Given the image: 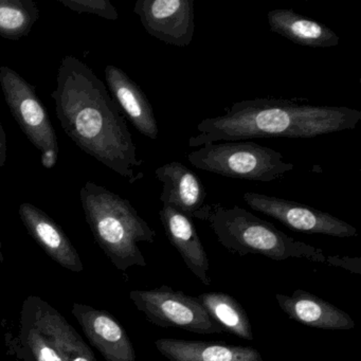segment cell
Returning a JSON list of instances; mask_svg holds the SVG:
<instances>
[{
  "instance_id": "6",
  "label": "cell",
  "mask_w": 361,
  "mask_h": 361,
  "mask_svg": "<svg viewBox=\"0 0 361 361\" xmlns=\"http://www.w3.org/2000/svg\"><path fill=\"white\" fill-rule=\"evenodd\" d=\"M0 86L14 119L27 138L41 152L44 168H54L60 153L58 138L35 86L7 66L0 67Z\"/></svg>"
},
{
  "instance_id": "7",
  "label": "cell",
  "mask_w": 361,
  "mask_h": 361,
  "mask_svg": "<svg viewBox=\"0 0 361 361\" xmlns=\"http://www.w3.org/2000/svg\"><path fill=\"white\" fill-rule=\"evenodd\" d=\"M130 299L149 322L164 329H180L200 335L224 334L197 297L162 285L152 290H132Z\"/></svg>"
},
{
  "instance_id": "4",
  "label": "cell",
  "mask_w": 361,
  "mask_h": 361,
  "mask_svg": "<svg viewBox=\"0 0 361 361\" xmlns=\"http://www.w3.org/2000/svg\"><path fill=\"white\" fill-rule=\"evenodd\" d=\"M193 219L208 223L217 242L240 257L259 255L274 261L305 259L324 264L326 261L322 249L290 238L269 221L238 206L226 208L219 204H204Z\"/></svg>"
},
{
  "instance_id": "15",
  "label": "cell",
  "mask_w": 361,
  "mask_h": 361,
  "mask_svg": "<svg viewBox=\"0 0 361 361\" xmlns=\"http://www.w3.org/2000/svg\"><path fill=\"white\" fill-rule=\"evenodd\" d=\"M107 86L130 123L143 136L157 140L159 128L153 107L140 86L133 81L122 69L107 65L105 68Z\"/></svg>"
},
{
  "instance_id": "17",
  "label": "cell",
  "mask_w": 361,
  "mask_h": 361,
  "mask_svg": "<svg viewBox=\"0 0 361 361\" xmlns=\"http://www.w3.org/2000/svg\"><path fill=\"white\" fill-rule=\"evenodd\" d=\"M155 346L169 361H266L255 348L224 342L164 338Z\"/></svg>"
},
{
  "instance_id": "16",
  "label": "cell",
  "mask_w": 361,
  "mask_h": 361,
  "mask_svg": "<svg viewBox=\"0 0 361 361\" xmlns=\"http://www.w3.org/2000/svg\"><path fill=\"white\" fill-rule=\"evenodd\" d=\"M155 175L162 183V204L178 209L191 219L206 204L204 185L197 175L181 162H169L158 168Z\"/></svg>"
},
{
  "instance_id": "10",
  "label": "cell",
  "mask_w": 361,
  "mask_h": 361,
  "mask_svg": "<svg viewBox=\"0 0 361 361\" xmlns=\"http://www.w3.org/2000/svg\"><path fill=\"white\" fill-rule=\"evenodd\" d=\"M90 343L106 361H136L130 336L117 319L105 310L73 303L71 310Z\"/></svg>"
},
{
  "instance_id": "21",
  "label": "cell",
  "mask_w": 361,
  "mask_h": 361,
  "mask_svg": "<svg viewBox=\"0 0 361 361\" xmlns=\"http://www.w3.org/2000/svg\"><path fill=\"white\" fill-rule=\"evenodd\" d=\"M39 16L32 0H0V37L12 41L27 37Z\"/></svg>"
},
{
  "instance_id": "11",
  "label": "cell",
  "mask_w": 361,
  "mask_h": 361,
  "mask_svg": "<svg viewBox=\"0 0 361 361\" xmlns=\"http://www.w3.org/2000/svg\"><path fill=\"white\" fill-rule=\"evenodd\" d=\"M22 308L26 310L63 360L98 361L75 327L47 301L37 295H29Z\"/></svg>"
},
{
  "instance_id": "22",
  "label": "cell",
  "mask_w": 361,
  "mask_h": 361,
  "mask_svg": "<svg viewBox=\"0 0 361 361\" xmlns=\"http://www.w3.org/2000/svg\"><path fill=\"white\" fill-rule=\"evenodd\" d=\"M63 6L78 13H90L109 20H117L119 13L109 0H59Z\"/></svg>"
},
{
  "instance_id": "20",
  "label": "cell",
  "mask_w": 361,
  "mask_h": 361,
  "mask_svg": "<svg viewBox=\"0 0 361 361\" xmlns=\"http://www.w3.org/2000/svg\"><path fill=\"white\" fill-rule=\"evenodd\" d=\"M9 345L12 354L24 361H64L24 308L20 312L18 336Z\"/></svg>"
},
{
  "instance_id": "18",
  "label": "cell",
  "mask_w": 361,
  "mask_h": 361,
  "mask_svg": "<svg viewBox=\"0 0 361 361\" xmlns=\"http://www.w3.org/2000/svg\"><path fill=\"white\" fill-rule=\"evenodd\" d=\"M270 30L297 45L312 48L335 47L339 37L329 27L306 18L290 9L268 12Z\"/></svg>"
},
{
  "instance_id": "24",
  "label": "cell",
  "mask_w": 361,
  "mask_h": 361,
  "mask_svg": "<svg viewBox=\"0 0 361 361\" xmlns=\"http://www.w3.org/2000/svg\"><path fill=\"white\" fill-rule=\"evenodd\" d=\"M7 160V138H6L5 130L0 122V168L5 166Z\"/></svg>"
},
{
  "instance_id": "13",
  "label": "cell",
  "mask_w": 361,
  "mask_h": 361,
  "mask_svg": "<svg viewBox=\"0 0 361 361\" xmlns=\"http://www.w3.org/2000/svg\"><path fill=\"white\" fill-rule=\"evenodd\" d=\"M159 217L169 242L178 251L188 269L202 284L211 285L208 255L196 231L193 219L169 204H164L159 211Z\"/></svg>"
},
{
  "instance_id": "1",
  "label": "cell",
  "mask_w": 361,
  "mask_h": 361,
  "mask_svg": "<svg viewBox=\"0 0 361 361\" xmlns=\"http://www.w3.org/2000/svg\"><path fill=\"white\" fill-rule=\"evenodd\" d=\"M51 97L63 130L84 153L130 183L139 178L136 169L143 161L132 134L106 86L87 65L65 56Z\"/></svg>"
},
{
  "instance_id": "9",
  "label": "cell",
  "mask_w": 361,
  "mask_h": 361,
  "mask_svg": "<svg viewBox=\"0 0 361 361\" xmlns=\"http://www.w3.org/2000/svg\"><path fill=\"white\" fill-rule=\"evenodd\" d=\"M134 13L151 37L175 47H187L195 31L194 0H138Z\"/></svg>"
},
{
  "instance_id": "14",
  "label": "cell",
  "mask_w": 361,
  "mask_h": 361,
  "mask_svg": "<svg viewBox=\"0 0 361 361\" xmlns=\"http://www.w3.org/2000/svg\"><path fill=\"white\" fill-rule=\"evenodd\" d=\"M276 302L291 320L306 326L329 331H348L355 327L352 317L314 293L298 289L291 295L276 293Z\"/></svg>"
},
{
  "instance_id": "3",
  "label": "cell",
  "mask_w": 361,
  "mask_h": 361,
  "mask_svg": "<svg viewBox=\"0 0 361 361\" xmlns=\"http://www.w3.org/2000/svg\"><path fill=\"white\" fill-rule=\"evenodd\" d=\"M86 221L103 252L117 269L145 267L138 243H154L156 232L128 200L94 183L80 191Z\"/></svg>"
},
{
  "instance_id": "2",
  "label": "cell",
  "mask_w": 361,
  "mask_h": 361,
  "mask_svg": "<svg viewBox=\"0 0 361 361\" xmlns=\"http://www.w3.org/2000/svg\"><path fill=\"white\" fill-rule=\"evenodd\" d=\"M227 113L204 119L189 147L255 138L307 139L354 130L361 111L348 107L316 106L284 99H255L233 103Z\"/></svg>"
},
{
  "instance_id": "12",
  "label": "cell",
  "mask_w": 361,
  "mask_h": 361,
  "mask_svg": "<svg viewBox=\"0 0 361 361\" xmlns=\"http://www.w3.org/2000/svg\"><path fill=\"white\" fill-rule=\"evenodd\" d=\"M18 214L28 233L54 261L71 271L84 269L77 249L47 213L30 202H24L18 208Z\"/></svg>"
},
{
  "instance_id": "19",
  "label": "cell",
  "mask_w": 361,
  "mask_h": 361,
  "mask_svg": "<svg viewBox=\"0 0 361 361\" xmlns=\"http://www.w3.org/2000/svg\"><path fill=\"white\" fill-rule=\"evenodd\" d=\"M198 300L224 331L240 339L253 340L248 314L238 300L226 293H204Z\"/></svg>"
},
{
  "instance_id": "23",
  "label": "cell",
  "mask_w": 361,
  "mask_h": 361,
  "mask_svg": "<svg viewBox=\"0 0 361 361\" xmlns=\"http://www.w3.org/2000/svg\"><path fill=\"white\" fill-rule=\"evenodd\" d=\"M325 264L334 267L343 268L353 274H361L360 257H339V255H326Z\"/></svg>"
},
{
  "instance_id": "8",
  "label": "cell",
  "mask_w": 361,
  "mask_h": 361,
  "mask_svg": "<svg viewBox=\"0 0 361 361\" xmlns=\"http://www.w3.org/2000/svg\"><path fill=\"white\" fill-rule=\"evenodd\" d=\"M243 200L252 210L276 219L293 231L339 238L358 235L356 228L346 221L300 202L253 192L245 193Z\"/></svg>"
},
{
  "instance_id": "25",
  "label": "cell",
  "mask_w": 361,
  "mask_h": 361,
  "mask_svg": "<svg viewBox=\"0 0 361 361\" xmlns=\"http://www.w3.org/2000/svg\"><path fill=\"white\" fill-rule=\"evenodd\" d=\"M3 262H4L3 243H1V236H0V263H3Z\"/></svg>"
},
{
  "instance_id": "5",
  "label": "cell",
  "mask_w": 361,
  "mask_h": 361,
  "mask_svg": "<svg viewBox=\"0 0 361 361\" xmlns=\"http://www.w3.org/2000/svg\"><path fill=\"white\" fill-rule=\"evenodd\" d=\"M187 159L200 170L261 183L276 180L295 169L282 154L249 141L208 143L188 154Z\"/></svg>"
}]
</instances>
